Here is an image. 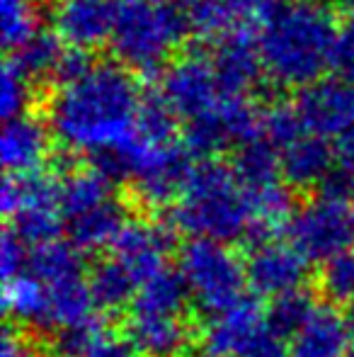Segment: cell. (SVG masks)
<instances>
[{"label": "cell", "instance_id": "obj_1", "mask_svg": "<svg viewBox=\"0 0 354 357\" xmlns=\"http://www.w3.org/2000/svg\"><path fill=\"white\" fill-rule=\"evenodd\" d=\"M143 100L127 66L88 61L71 49L49 98L47 124L66 151L97 158L134 139Z\"/></svg>", "mask_w": 354, "mask_h": 357}, {"label": "cell", "instance_id": "obj_2", "mask_svg": "<svg viewBox=\"0 0 354 357\" xmlns=\"http://www.w3.org/2000/svg\"><path fill=\"white\" fill-rule=\"evenodd\" d=\"M158 95L184 127V146L192 155L241 149L260 134L262 114L252 95L228 90L211 54L194 52L179 56L168 66Z\"/></svg>", "mask_w": 354, "mask_h": 357}, {"label": "cell", "instance_id": "obj_3", "mask_svg": "<svg viewBox=\"0 0 354 357\" xmlns=\"http://www.w3.org/2000/svg\"><path fill=\"white\" fill-rule=\"evenodd\" d=\"M337 22L323 5L274 3L257 22L262 73L279 88H308L332 68Z\"/></svg>", "mask_w": 354, "mask_h": 357}, {"label": "cell", "instance_id": "obj_4", "mask_svg": "<svg viewBox=\"0 0 354 357\" xmlns=\"http://www.w3.org/2000/svg\"><path fill=\"white\" fill-rule=\"evenodd\" d=\"M172 224L194 238L221 243L250 236V197L236 168L218 160L194 165L172 209Z\"/></svg>", "mask_w": 354, "mask_h": 357}, {"label": "cell", "instance_id": "obj_5", "mask_svg": "<svg viewBox=\"0 0 354 357\" xmlns=\"http://www.w3.org/2000/svg\"><path fill=\"white\" fill-rule=\"evenodd\" d=\"M187 24L177 5L166 0H119L109 47L129 71L156 73L175 54Z\"/></svg>", "mask_w": 354, "mask_h": 357}, {"label": "cell", "instance_id": "obj_6", "mask_svg": "<svg viewBox=\"0 0 354 357\" xmlns=\"http://www.w3.org/2000/svg\"><path fill=\"white\" fill-rule=\"evenodd\" d=\"M179 273L199 309L218 316L243 301L248 284L246 265L221 241L192 238L179 253Z\"/></svg>", "mask_w": 354, "mask_h": 357}, {"label": "cell", "instance_id": "obj_7", "mask_svg": "<svg viewBox=\"0 0 354 357\" xmlns=\"http://www.w3.org/2000/svg\"><path fill=\"white\" fill-rule=\"evenodd\" d=\"M61 180L51 175L29 173L8 175L0 192V207L13 219V231L27 245H44L58 241L63 226L61 204H58Z\"/></svg>", "mask_w": 354, "mask_h": 357}, {"label": "cell", "instance_id": "obj_8", "mask_svg": "<svg viewBox=\"0 0 354 357\" xmlns=\"http://www.w3.org/2000/svg\"><path fill=\"white\" fill-rule=\"evenodd\" d=\"M289 243L308 263H328L354 243V214L347 199L323 190L318 197L296 209L287 226Z\"/></svg>", "mask_w": 354, "mask_h": 357}, {"label": "cell", "instance_id": "obj_9", "mask_svg": "<svg viewBox=\"0 0 354 357\" xmlns=\"http://www.w3.org/2000/svg\"><path fill=\"white\" fill-rule=\"evenodd\" d=\"M204 350L209 357H287L284 338L252 299L214 316L204 331Z\"/></svg>", "mask_w": 354, "mask_h": 357}, {"label": "cell", "instance_id": "obj_10", "mask_svg": "<svg viewBox=\"0 0 354 357\" xmlns=\"http://www.w3.org/2000/svg\"><path fill=\"white\" fill-rule=\"evenodd\" d=\"M293 107L308 132L340 142L354 129V80L323 75L298 93Z\"/></svg>", "mask_w": 354, "mask_h": 357}, {"label": "cell", "instance_id": "obj_11", "mask_svg": "<svg viewBox=\"0 0 354 357\" xmlns=\"http://www.w3.org/2000/svg\"><path fill=\"white\" fill-rule=\"evenodd\" d=\"M117 5L114 0H54V34L76 52L99 47L112 37Z\"/></svg>", "mask_w": 354, "mask_h": 357}, {"label": "cell", "instance_id": "obj_12", "mask_svg": "<svg viewBox=\"0 0 354 357\" xmlns=\"http://www.w3.org/2000/svg\"><path fill=\"white\" fill-rule=\"evenodd\" d=\"M248 287L260 296H282L291 289H301L308 278V260L291 243L262 241L252 243L246 263Z\"/></svg>", "mask_w": 354, "mask_h": 357}, {"label": "cell", "instance_id": "obj_13", "mask_svg": "<svg viewBox=\"0 0 354 357\" xmlns=\"http://www.w3.org/2000/svg\"><path fill=\"white\" fill-rule=\"evenodd\" d=\"M272 0H179L177 8L187 32L207 39H223L248 32L250 22H260Z\"/></svg>", "mask_w": 354, "mask_h": 357}, {"label": "cell", "instance_id": "obj_14", "mask_svg": "<svg viewBox=\"0 0 354 357\" xmlns=\"http://www.w3.org/2000/svg\"><path fill=\"white\" fill-rule=\"evenodd\" d=\"M175 236L170 226L153 221H129L117 236L112 250L114 258L136 278L138 284L166 270V258L172 250Z\"/></svg>", "mask_w": 354, "mask_h": 357}, {"label": "cell", "instance_id": "obj_15", "mask_svg": "<svg viewBox=\"0 0 354 357\" xmlns=\"http://www.w3.org/2000/svg\"><path fill=\"white\" fill-rule=\"evenodd\" d=\"M282 165V175L291 188H313L328 183L335 170V151L328 139L298 127L284 142L274 146Z\"/></svg>", "mask_w": 354, "mask_h": 357}, {"label": "cell", "instance_id": "obj_16", "mask_svg": "<svg viewBox=\"0 0 354 357\" xmlns=\"http://www.w3.org/2000/svg\"><path fill=\"white\" fill-rule=\"evenodd\" d=\"M51 129L39 117L24 112L13 119H5L3 139H0V158L8 175L39 173L49 155Z\"/></svg>", "mask_w": 354, "mask_h": 357}, {"label": "cell", "instance_id": "obj_17", "mask_svg": "<svg viewBox=\"0 0 354 357\" xmlns=\"http://www.w3.org/2000/svg\"><path fill=\"white\" fill-rule=\"evenodd\" d=\"M127 331L141 357H184L192 348V331L182 316L131 314Z\"/></svg>", "mask_w": 354, "mask_h": 357}, {"label": "cell", "instance_id": "obj_18", "mask_svg": "<svg viewBox=\"0 0 354 357\" xmlns=\"http://www.w3.org/2000/svg\"><path fill=\"white\" fill-rule=\"evenodd\" d=\"M350 338V319L335 306H318L306 326L291 338V357H347Z\"/></svg>", "mask_w": 354, "mask_h": 357}, {"label": "cell", "instance_id": "obj_19", "mask_svg": "<svg viewBox=\"0 0 354 357\" xmlns=\"http://www.w3.org/2000/svg\"><path fill=\"white\" fill-rule=\"evenodd\" d=\"M214 66L221 75L223 85L238 95H250L255 90L262 73L260 54H257L255 37H248V32H238L231 37H223L211 49Z\"/></svg>", "mask_w": 354, "mask_h": 357}, {"label": "cell", "instance_id": "obj_20", "mask_svg": "<svg viewBox=\"0 0 354 357\" xmlns=\"http://www.w3.org/2000/svg\"><path fill=\"white\" fill-rule=\"evenodd\" d=\"M129 224L127 209H124L122 199L114 197L104 199L102 204L88 209V212L73 216L66 221L68 238L76 248L81 250H99V248H112L117 236Z\"/></svg>", "mask_w": 354, "mask_h": 357}, {"label": "cell", "instance_id": "obj_21", "mask_svg": "<svg viewBox=\"0 0 354 357\" xmlns=\"http://www.w3.org/2000/svg\"><path fill=\"white\" fill-rule=\"evenodd\" d=\"M5 311L17 324L34 331H54V314L49 289L34 278L32 273H22L17 278L8 280L3 291Z\"/></svg>", "mask_w": 354, "mask_h": 357}, {"label": "cell", "instance_id": "obj_22", "mask_svg": "<svg viewBox=\"0 0 354 357\" xmlns=\"http://www.w3.org/2000/svg\"><path fill=\"white\" fill-rule=\"evenodd\" d=\"M189 287L179 270H161L138 284L131 314H158V316H182L189 299Z\"/></svg>", "mask_w": 354, "mask_h": 357}, {"label": "cell", "instance_id": "obj_23", "mask_svg": "<svg viewBox=\"0 0 354 357\" xmlns=\"http://www.w3.org/2000/svg\"><path fill=\"white\" fill-rule=\"evenodd\" d=\"M66 44L49 32H34L22 47L13 52L10 61L19 68L29 80H44V78H56L61 75V68L66 63L68 52H63Z\"/></svg>", "mask_w": 354, "mask_h": 357}, {"label": "cell", "instance_id": "obj_24", "mask_svg": "<svg viewBox=\"0 0 354 357\" xmlns=\"http://www.w3.org/2000/svg\"><path fill=\"white\" fill-rule=\"evenodd\" d=\"M81 253H83L81 248H76L73 243H63V241L34 245L29 250L27 273H32L44 284H56L63 282V280L86 278Z\"/></svg>", "mask_w": 354, "mask_h": 357}, {"label": "cell", "instance_id": "obj_25", "mask_svg": "<svg viewBox=\"0 0 354 357\" xmlns=\"http://www.w3.org/2000/svg\"><path fill=\"white\" fill-rule=\"evenodd\" d=\"M90 294L99 311H119L131 301L134 304V291H136V278L119 263L117 258L102 260L92 268L88 278Z\"/></svg>", "mask_w": 354, "mask_h": 357}, {"label": "cell", "instance_id": "obj_26", "mask_svg": "<svg viewBox=\"0 0 354 357\" xmlns=\"http://www.w3.org/2000/svg\"><path fill=\"white\" fill-rule=\"evenodd\" d=\"M316 309L318 306L313 301V294L301 287V289H291L282 296H274L267 309V321L282 338H293L306 326V321L311 319Z\"/></svg>", "mask_w": 354, "mask_h": 357}, {"label": "cell", "instance_id": "obj_27", "mask_svg": "<svg viewBox=\"0 0 354 357\" xmlns=\"http://www.w3.org/2000/svg\"><path fill=\"white\" fill-rule=\"evenodd\" d=\"M37 32V20L29 0H0V34L8 49H17Z\"/></svg>", "mask_w": 354, "mask_h": 357}, {"label": "cell", "instance_id": "obj_28", "mask_svg": "<svg viewBox=\"0 0 354 357\" xmlns=\"http://www.w3.org/2000/svg\"><path fill=\"white\" fill-rule=\"evenodd\" d=\"M321 291L332 301L354 299V250L335 255L321 270Z\"/></svg>", "mask_w": 354, "mask_h": 357}, {"label": "cell", "instance_id": "obj_29", "mask_svg": "<svg viewBox=\"0 0 354 357\" xmlns=\"http://www.w3.org/2000/svg\"><path fill=\"white\" fill-rule=\"evenodd\" d=\"M29 95H32V80L13 61H8L3 66V73H0V114L5 119L24 114Z\"/></svg>", "mask_w": 354, "mask_h": 357}, {"label": "cell", "instance_id": "obj_30", "mask_svg": "<svg viewBox=\"0 0 354 357\" xmlns=\"http://www.w3.org/2000/svg\"><path fill=\"white\" fill-rule=\"evenodd\" d=\"M332 71L347 80H354V0L345 5L340 22H337Z\"/></svg>", "mask_w": 354, "mask_h": 357}, {"label": "cell", "instance_id": "obj_31", "mask_svg": "<svg viewBox=\"0 0 354 357\" xmlns=\"http://www.w3.org/2000/svg\"><path fill=\"white\" fill-rule=\"evenodd\" d=\"M325 192L340 195L345 199L347 195L354 192V129L337 142L335 170H332L330 180L325 183Z\"/></svg>", "mask_w": 354, "mask_h": 357}, {"label": "cell", "instance_id": "obj_32", "mask_svg": "<svg viewBox=\"0 0 354 357\" xmlns=\"http://www.w3.org/2000/svg\"><path fill=\"white\" fill-rule=\"evenodd\" d=\"M81 357H141L136 345L114 331L97 328Z\"/></svg>", "mask_w": 354, "mask_h": 357}, {"label": "cell", "instance_id": "obj_33", "mask_svg": "<svg viewBox=\"0 0 354 357\" xmlns=\"http://www.w3.org/2000/svg\"><path fill=\"white\" fill-rule=\"evenodd\" d=\"M27 265H29L27 243L13 229H8L3 234V241H0V273H3L5 282L22 275L27 270Z\"/></svg>", "mask_w": 354, "mask_h": 357}, {"label": "cell", "instance_id": "obj_34", "mask_svg": "<svg viewBox=\"0 0 354 357\" xmlns=\"http://www.w3.org/2000/svg\"><path fill=\"white\" fill-rule=\"evenodd\" d=\"M99 326L95 324H86V326H73V328H61L56 335V348L61 350L63 357H81L83 350L88 348L90 338L97 331Z\"/></svg>", "mask_w": 354, "mask_h": 357}, {"label": "cell", "instance_id": "obj_35", "mask_svg": "<svg viewBox=\"0 0 354 357\" xmlns=\"http://www.w3.org/2000/svg\"><path fill=\"white\" fill-rule=\"evenodd\" d=\"M0 357H34V350L22 333L5 328L3 340H0Z\"/></svg>", "mask_w": 354, "mask_h": 357}, {"label": "cell", "instance_id": "obj_36", "mask_svg": "<svg viewBox=\"0 0 354 357\" xmlns=\"http://www.w3.org/2000/svg\"><path fill=\"white\" fill-rule=\"evenodd\" d=\"M347 319H350V326H352V333H354V304H352V309H350V316H347Z\"/></svg>", "mask_w": 354, "mask_h": 357}, {"label": "cell", "instance_id": "obj_37", "mask_svg": "<svg viewBox=\"0 0 354 357\" xmlns=\"http://www.w3.org/2000/svg\"><path fill=\"white\" fill-rule=\"evenodd\" d=\"M306 3H316V5H323V3H328V0H306Z\"/></svg>", "mask_w": 354, "mask_h": 357}, {"label": "cell", "instance_id": "obj_38", "mask_svg": "<svg viewBox=\"0 0 354 357\" xmlns=\"http://www.w3.org/2000/svg\"><path fill=\"white\" fill-rule=\"evenodd\" d=\"M347 357H354V348L350 350V355H347Z\"/></svg>", "mask_w": 354, "mask_h": 357}, {"label": "cell", "instance_id": "obj_39", "mask_svg": "<svg viewBox=\"0 0 354 357\" xmlns=\"http://www.w3.org/2000/svg\"><path fill=\"white\" fill-rule=\"evenodd\" d=\"M352 214H354V204H352Z\"/></svg>", "mask_w": 354, "mask_h": 357}]
</instances>
